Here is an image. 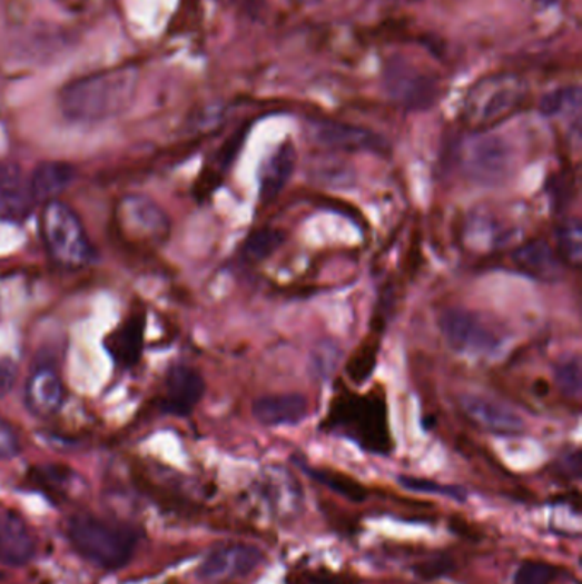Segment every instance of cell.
<instances>
[{
  "instance_id": "277c9868",
  "label": "cell",
  "mask_w": 582,
  "mask_h": 584,
  "mask_svg": "<svg viewBox=\"0 0 582 584\" xmlns=\"http://www.w3.org/2000/svg\"><path fill=\"white\" fill-rule=\"evenodd\" d=\"M526 92V82L516 75L502 72L480 79L463 101V121L476 132L497 127L523 107Z\"/></svg>"
},
{
  "instance_id": "6da1fadb",
  "label": "cell",
  "mask_w": 582,
  "mask_h": 584,
  "mask_svg": "<svg viewBox=\"0 0 582 584\" xmlns=\"http://www.w3.org/2000/svg\"><path fill=\"white\" fill-rule=\"evenodd\" d=\"M139 88L136 67H114L73 79L59 92V107L72 123H101L132 107Z\"/></svg>"
},
{
  "instance_id": "f546056e",
  "label": "cell",
  "mask_w": 582,
  "mask_h": 584,
  "mask_svg": "<svg viewBox=\"0 0 582 584\" xmlns=\"http://www.w3.org/2000/svg\"><path fill=\"white\" fill-rule=\"evenodd\" d=\"M556 577V567L545 561H524L514 573L513 584H552Z\"/></svg>"
},
{
  "instance_id": "d6a6232c",
  "label": "cell",
  "mask_w": 582,
  "mask_h": 584,
  "mask_svg": "<svg viewBox=\"0 0 582 584\" xmlns=\"http://www.w3.org/2000/svg\"><path fill=\"white\" fill-rule=\"evenodd\" d=\"M18 379V366L12 360H0V398L8 397Z\"/></svg>"
},
{
  "instance_id": "83f0119b",
  "label": "cell",
  "mask_w": 582,
  "mask_h": 584,
  "mask_svg": "<svg viewBox=\"0 0 582 584\" xmlns=\"http://www.w3.org/2000/svg\"><path fill=\"white\" fill-rule=\"evenodd\" d=\"M399 485L403 489L411 491V493L433 494V496L447 497V499L465 501V489L458 485L440 484L436 481H428V478L411 477V475H402L398 477Z\"/></svg>"
},
{
  "instance_id": "4fadbf2b",
  "label": "cell",
  "mask_w": 582,
  "mask_h": 584,
  "mask_svg": "<svg viewBox=\"0 0 582 584\" xmlns=\"http://www.w3.org/2000/svg\"><path fill=\"white\" fill-rule=\"evenodd\" d=\"M206 379L188 364H175L166 373L161 408L168 416L188 417L206 395Z\"/></svg>"
},
{
  "instance_id": "7c38bea8",
  "label": "cell",
  "mask_w": 582,
  "mask_h": 584,
  "mask_svg": "<svg viewBox=\"0 0 582 584\" xmlns=\"http://www.w3.org/2000/svg\"><path fill=\"white\" fill-rule=\"evenodd\" d=\"M460 408L470 423L497 436H517L526 429L523 417L504 402L479 394H463Z\"/></svg>"
},
{
  "instance_id": "52a82bcc",
  "label": "cell",
  "mask_w": 582,
  "mask_h": 584,
  "mask_svg": "<svg viewBox=\"0 0 582 584\" xmlns=\"http://www.w3.org/2000/svg\"><path fill=\"white\" fill-rule=\"evenodd\" d=\"M440 330L444 343L463 356H494L504 344L485 318L465 308L446 309L440 318Z\"/></svg>"
},
{
  "instance_id": "cb8c5ba5",
  "label": "cell",
  "mask_w": 582,
  "mask_h": 584,
  "mask_svg": "<svg viewBox=\"0 0 582 584\" xmlns=\"http://www.w3.org/2000/svg\"><path fill=\"white\" fill-rule=\"evenodd\" d=\"M286 241V235L280 229L262 228L253 231L243 242V258L249 264H260L267 260Z\"/></svg>"
},
{
  "instance_id": "30bf717a",
  "label": "cell",
  "mask_w": 582,
  "mask_h": 584,
  "mask_svg": "<svg viewBox=\"0 0 582 584\" xmlns=\"http://www.w3.org/2000/svg\"><path fill=\"white\" fill-rule=\"evenodd\" d=\"M265 554L249 544L223 545L214 548L201 561L197 576L206 583H226L243 580L255 573L264 564Z\"/></svg>"
},
{
  "instance_id": "9c48e42d",
  "label": "cell",
  "mask_w": 582,
  "mask_h": 584,
  "mask_svg": "<svg viewBox=\"0 0 582 584\" xmlns=\"http://www.w3.org/2000/svg\"><path fill=\"white\" fill-rule=\"evenodd\" d=\"M383 85L386 95L407 110H427L440 98V82L403 59L386 66Z\"/></svg>"
},
{
  "instance_id": "d6986e66",
  "label": "cell",
  "mask_w": 582,
  "mask_h": 584,
  "mask_svg": "<svg viewBox=\"0 0 582 584\" xmlns=\"http://www.w3.org/2000/svg\"><path fill=\"white\" fill-rule=\"evenodd\" d=\"M37 552L33 533L24 519L12 511L0 513V563L6 566H24Z\"/></svg>"
},
{
  "instance_id": "8992f818",
  "label": "cell",
  "mask_w": 582,
  "mask_h": 584,
  "mask_svg": "<svg viewBox=\"0 0 582 584\" xmlns=\"http://www.w3.org/2000/svg\"><path fill=\"white\" fill-rule=\"evenodd\" d=\"M331 420L342 433L373 452L389 446L385 398L376 395H345L332 405Z\"/></svg>"
},
{
  "instance_id": "5b68a950",
  "label": "cell",
  "mask_w": 582,
  "mask_h": 584,
  "mask_svg": "<svg viewBox=\"0 0 582 584\" xmlns=\"http://www.w3.org/2000/svg\"><path fill=\"white\" fill-rule=\"evenodd\" d=\"M111 226L125 247L137 251H156L171 235L166 210L147 195H124L114 207Z\"/></svg>"
},
{
  "instance_id": "ba28073f",
  "label": "cell",
  "mask_w": 582,
  "mask_h": 584,
  "mask_svg": "<svg viewBox=\"0 0 582 584\" xmlns=\"http://www.w3.org/2000/svg\"><path fill=\"white\" fill-rule=\"evenodd\" d=\"M462 166L470 180L475 184L497 187L510 180L513 175V149L502 137L479 132V136L465 143Z\"/></svg>"
},
{
  "instance_id": "4dcf8cb0",
  "label": "cell",
  "mask_w": 582,
  "mask_h": 584,
  "mask_svg": "<svg viewBox=\"0 0 582 584\" xmlns=\"http://www.w3.org/2000/svg\"><path fill=\"white\" fill-rule=\"evenodd\" d=\"M21 453L18 429L0 414V459H12Z\"/></svg>"
},
{
  "instance_id": "44dd1931",
  "label": "cell",
  "mask_w": 582,
  "mask_h": 584,
  "mask_svg": "<svg viewBox=\"0 0 582 584\" xmlns=\"http://www.w3.org/2000/svg\"><path fill=\"white\" fill-rule=\"evenodd\" d=\"M76 177H78V169L67 161H43L34 166L28 177L34 202L47 204L59 200L60 195L73 184Z\"/></svg>"
},
{
  "instance_id": "1f68e13d",
  "label": "cell",
  "mask_w": 582,
  "mask_h": 584,
  "mask_svg": "<svg viewBox=\"0 0 582 584\" xmlns=\"http://www.w3.org/2000/svg\"><path fill=\"white\" fill-rule=\"evenodd\" d=\"M338 356H341V353L335 346L318 347L315 357H313V372L322 376V378H326L334 369L335 360L338 359Z\"/></svg>"
},
{
  "instance_id": "5bb4252c",
  "label": "cell",
  "mask_w": 582,
  "mask_h": 584,
  "mask_svg": "<svg viewBox=\"0 0 582 584\" xmlns=\"http://www.w3.org/2000/svg\"><path fill=\"white\" fill-rule=\"evenodd\" d=\"M262 509L277 522H287L299 515L303 507V491L289 472L270 468L262 475L258 485Z\"/></svg>"
},
{
  "instance_id": "484cf974",
  "label": "cell",
  "mask_w": 582,
  "mask_h": 584,
  "mask_svg": "<svg viewBox=\"0 0 582 584\" xmlns=\"http://www.w3.org/2000/svg\"><path fill=\"white\" fill-rule=\"evenodd\" d=\"M581 108V89L578 86L559 88L546 92L540 101V113L546 118L562 117V115L578 113Z\"/></svg>"
},
{
  "instance_id": "836d02e7",
  "label": "cell",
  "mask_w": 582,
  "mask_h": 584,
  "mask_svg": "<svg viewBox=\"0 0 582 584\" xmlns=\"http://www.w3.org/2000/svg\"><path fill=\"white\" fill-rule=\"evenodd\" d=\"M294 2L300 6H315V4H319L322 0H294Z\"/></svg>"
},
{
  "instance_id": "4316f807",
  "label": "cell",
  "mask_w": 582,
  "mask_h": 584,
  "mask_svg": "<svg viewBox=\"0 0 582 584\" xmlns=\"http://www.w3.org/2000/svg\"><path fill=\"white\" fill-rule=\"evenodd\" d=\"M377 350H379V344L373 338H367L366 343H363V346L354 353L347 364V375L352 382L363 385L371 378L376 368Z\"/></svg>"
},
{
  "instance_id": "ffe728a7",
  "label": "cell",
  "mask_w": 582,
  "mask_h": 584,
  "mask_svg": "<svg viewBox=\"0 0 582 584\" xmlns=\"http://www.w3.org/2000/svg\"><path fill=\"white\" fill-rule=\"evenodd\" d=\"M308 414V398L300 394L265 395L253 404V417L267 427L296 426Z\"/></svg>"
},
{
  "instance_id": "e0dca14e",
  "label": "cell",
  "mask_w": 582,
  "mask_h": 584,
  "mask_svg": "<svg viewBox=\"0 0 582 584\" xmlns=\"http://www.w3.org/2000/svg\"><path fill=\"white\" fill-rule=\"evenodd\" d=\"M34 202L28 178L14 162H0V221L24 222Z\"/></svg>"
},
{
  "instance_id": "603a6c76",
  "label": "cell",
  "mask_w": 582,
  "mask_h": 584,
  "mask_svg": "<svg viewBox=\"0 0 582 584\" xmlns=\"http://www.w3.org/2000/svg\"><path fill=\"white\" fill-rule=\"evenodd\" d=\"M555 251L564 261L579 269L582 264V222L578 217H571L568 221L556 226Z\"/></svg>"
},
{
  "instance_id": "f1b7e54d",
  "label": "cell",
  "mask_w": 582,
  "mask_h": 584,
  "mask_svg": "<svg viewBox=\"0 0 582 584\" xmlns=\"http://www.w3.org/2000/svg\"><path fill=\"white\" fill-rule=\"evenodd\" d=\"M308 474H312V477L315 481H318L319 484L331 487L335 493L342 494V496L347 497L351 501H364L366 499V489L359 482L352 481L347 475L335 474V472L328 471H309Z\"/></svg>"
},
{
  "instance_id": "8fae6325",
  "label": "cell",
  "mask_w": 582,
  "mask_h": 584,
  "mask_svg": "<svg viewBox=\"0 0 582 584\" xmlns=\"http://www.w3.org/2000/svg\"><path fill=\"white\" fill-rule=\"evenodd\" d=\"M312 137L323 148L344 152H369L388 156L392 152L388 140L373 130L334 120H318L312 123Z\"/></svg>"
},
{
  "instance_id": "2e32d148",
  "label": "cell",
  "mask_w": 582,
  "mask_h": 584,
  "mask_svg": "<svg viewBox=\"0 0 582 584\" xmlns=\"http://www.w3.org/2000/svg\"><path fill=\"white\" fill-rule=\"evenodd\" d=\"M146 311L137 309L107 335L103 346L115 366L132 369L140 363L146 340Z\"/></svg>"
},
{
  "instance_id": "ac0fdd59",
  "label": "cell",
  "mask_w": 582,
  "mask_h": 584,
  "mask_svg": "<svg viewBox=\"0 0 582 584\" xmlns=\"http://www.w3.org/2000/svg\"><path fill=\"white\" fill-rule=\"evenodd\" d=\"M513 264L524 276L545 283H555L564 274V261L545 239H531L517 247Z\"/></svg>"
},
{
  "instance_id": "3957f363",
  "label": "cell",
  "mask_w": 582,
  "mask_h": 584,
  "mask_svg": "<svg viewBox=\"0 0 582 584\" xmlns=\"http://www.w3.org/2000/svg\"><path fill=\"white\" fill-rule=\"evenodd\" d=\"M40 235L48 257L62 269H85L96 260V250L81 217L62 200L43 204Z\"/></svg>"
},
{
  "instance_id": "7a4b0ae2",
  "label": "cell",
  "mask_w": 582,
  "mask_h": 584,
  "mask_svg": "<svg viewBox=\"0 0 582 584\" xmlns=\"http://www.w3.org/2000/svg\"><path fill=\"white\" fill-rule=\"evenodd\" d=\"M66 535L73 551L99 570H121L136 554L137 538L132 532L86 513L69 518Z\"/></svg>"
},
{
  "instance_id": "9a60e30c",
  "label": "cell",
  "mask_w": 582,
  "mask_h": 584,
  "mask_svg": "<svg viewBox=\"0 0 582 584\" xmlns=\"http://www.w3.org/2000/svg\"><path fill=\"white\" fill-rule=\"evenodd\" d=\"M66 400V386L53 364H38L24 386V404L40 419L56 416Z\"/></svg>"
},
{
  "instance_id": "7402d4cb",
  "label": "cell",
  "mask_w": 582,
  "mask_h": 584,
  "mask_svg": "<svg viewBox=\"0 0 582 584\" xmlns=\"http://www.w3.org/2000/svg\"><path fill=\"white\" fill-rule=\"evenodd\" d=\"M297 151L290 140L280 143L270 158L265 161L260 175V199L262 202H274L278 195L283 194L284 188L293 178L296 169Z\"/></svg>"
},
{
  "instance_id": "d4e9b609",
  "label": "cell",
  "mask_w": 582,
  "mask_h": 584,
  "mask_svg": "<svg viewBox=\"0 0 582 584\" xmlns=\"http://www.w3.org/2000/svg\"><path fill=\"white\" fill-rule=\"evenodd\" d=\"M553 379L564 397L579 400L582 394V360L578 354L562 357L553 366Z\"/></svg>"
}]
</instances>
